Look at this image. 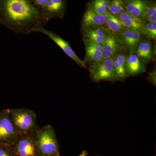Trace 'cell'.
<instances>
[{
    "label": "cell",
    "instance_id": "ba28073f",
    "mask_svg": "<svg viewBox=\"0 0 156 156\" xmlns=\"http://www.w3.org/2000/svg\"><path fill=\"white\" fill-rule=\"evenodd\" d=\"M67 8V2L64 0H48L44 9L40 11L41 20L44 26L50 20L64 17Z\"/></svg>",
    "mask_w": 156,
    "mask_h": 156
},
{
    "label": "cell",
    "instance_id": "5bb4252c",
    "mask_svg": "<svg viewBox=\"0 0 156 156\" xmlns=\"http://www.w3.org/2000/svg\"><path fill=\"white\" fill-rule=\"evenodd\" d=\"M83 41L92 42L101 45L109 33L105 27L87 28L81 29Z\"/></svg>",
    "mask_w": 156,
    "mask_h": 156
},
{
    "label": "cell",
    "instance_id": "6da1fadb",
    "mask_svg": "<svg viewBox=\"0 0 156 156\" xmlns=\"http://www.w3.org/2000/svg\"><path fill=\"white\" fill-rule=\"evenodd\" d=\"M0 24L15 33L25 34L43 25L40 11L29 0H0Z\"/></svg>",
    "mask_w": 156,
    "mask_h": 156
},
{
    "label": "cell",
    "instance_id": "7a4b0ae2",
    "mask_svg": "<svg viewBox=\"0 0 156 156\" xmlns=\"http://www.w3.org/2000/svg\"><path fill=\"white\" fill-rule=\"evenodd\" d=\"M35 139L41 156H60L56 132L50 125L39 128Z\"/></svg>",
    "mask_w": 156,
    "mask_h": 156
},
{
    "label": "cell",
    "instance_id": "f1b7e54d",
    "mask_svg": "<svg viewBox=\"0 0 156 156\" xmlns=\"http://www.w3.org/2000/svg\"></svg>",
    "mask_w": 156,
    "mask_h": 156
},
{
    "label": "cell",
    "instance_id": "7402d4cb",
    "mask_svg": "<svg viewBox=\"0 0 156 156\" xmlns=\"http://www.w3.org/2000/svg\"><path fill=\"white\" fill-rule=\"evenodd\" d=\"M141 35L145 36L149 40H156V22L145 23L143 26Z\"/></svg>",
    "mask_w": 156,
    "mask_h": 156
},
{
    "label": "cell",
    "instance_id": "277c9868",
    "mask_svg": "<svg viewBox=\"0 0 156 156\" xmlns=\"http://www.w3.org/2000/svg\"><path fill=\"white\" fill-rule=\"evenodd\" d=\"M88 69L90 72V78L93 82H116L113 58L103 59L95 64L89 66Z\"/></svg>",
    "mask_w": 156,
    "mask_h": 156
},
{
    "label": "cell",
    "instance_id": "d4e9b609",
    "mask_svg": "<svg viewBox=\"0 0 156 156\" xmlns=\"http://www.w3.org/2000/svg\"><path fill=\"white\" fill-rule=\"evenodd\" d=\"M31 2L35 8L40 12L47 5L48 0H33L31 1Z\"/></svg>",
    "mask_w": 156,
    "mask_h": 156
},
{
    "label": "cell",
    "instance_id": "9c48e42d",
    "mask_svg": "<svg viewBox=\"0 0 156 156\" xmlns=\"http://www.w3.org/2000/svg\"><path fill=\"white\" fill-rule=\"evenodd\" d=\"M101 47L103 59L113 58L118 53L126 51L123 48L118 36L111 33H109L101 44Z\"/></svg>",
    "mask_w": 156,
    "mask_h": 156
},
{
    "label": "cell",
    "instance_id": "8fae6325",
    "mask_svg": "<svg viewBox=\"0 0 156 156\" xmlns=\"http://www.w3.org/2000/svg\"><path fill=\"white\" fill-rule=\"evenodd\" d=\"M106 15H100L87 9L81 21V29L105 27Z\"/></svg>",
    "mask_w": 156,
    "mask_h": 156
},
{
    "label": "cell",
    "instance_id": "603a6c76",
    "mask_svg": "<svg viewBox=\"0 0 156 156\" xmlns=\"http://www.w3.org/2000/svg\"><path fill=\"white\" fill-rule=\"evenodd\" d=\"M156 13V5L155 2H149L148 5L142 20L145 23L146 20L151 15Z\"/></svg>",
    "mask_w": 156,
    "mask_h": 156
},
{
    "label": "cell",
    "instance_id": "4316f807",
    "mask_svg": "<svg viewBox=\"0 0 156 156\" xmlns=\"http://www.w3.org/2000/svg\"><path fill=\"white\" fill-rule=\"evenodd\" d=\"M78 156H88V152L87 150L82 151L81 154Z\"/></svg>",
    "mask_w": 156,
    "mask_h": 156
},
{
    "label": "cell",
    "instance_id": "cb8c5ba5",
    "mask_svg": "<svg viewBox=\"0 0 156 156\" xmlns=\"http://www.w3.org/2000/svg\"><path fill=\"white\" fill-rule=\"evenodd\" d=\"M0 156H16L12 146L0 144Z\"/></svg>",
    "mask_w": 156,
    "mask_h": 156
},
{
    "label": "cell",
    "instance_id": "484cf974",
    "mask_svg": "<svg viewBox=\"0 0 156 156\" xmlns=\"http://www.w3.org/2000/svg\"><path fill=\"white\" fill-rule=\"evenodd\" d=\"M148 80L151 83L154 84V85H156V71H153L152 72L150 73L149 74L148 77Z\"/></svg>",
    "mask_w": 156,
    "mask_h": 156
},
{
    "label": "cell",
    "instance_id": "8992f818",
    "mask_svg": "<svg viewBox=\"0 0 156 156\" xmlns=\"http://www.w3.org/2000/svg\"><path fill=\"white\" fill-rule=\"evenodd\" d=\"M35 133L19 135L12 145L16 156H41L35 139Z\"/></svg>",
    "mask_w": 156,
    "mask_h": 156
},
{
    "label": "cell",
    "instance_id": "7c38bea8",
    "mask_svg": "<svg viewBox=\"0 0 156 156\" xmlns=\"http://www.w3.org/2000/svg\"><path fill=\"white\" fill-rule=\"evenodd\" d=\"M84 43L86 54L83 61L86 65H93L103 59L101 45L92 42Z\"/></svg>",
    "mask_w": 156,
    "mask_h": 156
},
{
    "label": "cell",
    "instance_id": "ac0fdd59",
    "mask_svg": "<svg viewBox=\"0 0 156 156\" xmlns=\"http://www.w3.org/2000/svg\"><path fill=\"white\" fill-rule=\"evenodd\" d=\"M118 17L126 29L135 31L141 34L143 26L144 24L142 20L132 17L126 11L122 12Z\"/></svg>",
    "mask_w": 156,
    "mask_h": 156
},
{
    "label": "cell",
    "instance_id": "5b68a950",
    "mask_svg": "<svg viewBox=\"0 0 156 156\" xmlns=\"http://www.w3.org/2000/svg\"><path fill=\"white\" fill-rule=\"evenodd\" d=\"M9 108L0 111V144L12 146L19 136Z\"/></svg>",
    "mask_w": 156,
    "mask_h": 156
},
{
    "label": "cell",
    "instance_id": "44dd1931",
    "mask_svg": "<svg viewBox=\"0 0 156 156\" xmlns=\"http://www.w3.org/2000/svg\"><path fill=\"white\" fill-rule=\"evenodd\" d=\"M125 1L123 0H112L110 1L108 11V13L113 16L118 17V16L125 11Z\"/></svg>",
    "mask_w": 156,
    "mask_h": 156
},
{
    "label": "cell",
    "instance_id": "e0dca14e",
    "mask_svg": "<svg viewBox=\"0 0 156 156\" xmlns=\"http://www.w3.org/2000/svg\"><path fill=\"white\" fill-rule=\"evenodd\" d=\"M135 52L145 64L152 61L153 59L152 46L149 40H141L135 49Z\"/></svg>",
    "mask_w": 156,
    "mask_h": 156
},
{
    "label": "cell",
    "instance_id": "52a82bcc",
    "mask_svg": "<svg viewBox=\"0 0 156 156\" xmlns=\"http://www.w3.org/2000/svg\"><path fill=\"white\" fill-rule=\"evenodd\" d=\"M32 32H37L44 34L50 38L53 42H55L66 55L73 59L80 67L88 69V67L84 63L83 60H81L80 58L77 56L70 45L69 43L62 39L60 36L54 33L52 31L46 29L44 26L42 25H39L34 28L33 29Z\"/></svg>",
    "mask_w": 156,
    "mask_h": 156
},
{
    "label": "cell",
    "instance_id": "30bf717a",
    "mask_svg": "<svg viewBox=\"0 0 156 156\" xmlns=\"http://www.w3.org/2000/svg\"><path fill=\"white\" fill-rule=\"evenodd\" d=\"M118 36L124 50L129 53L135 52L141 40L140 33L126 28Z\"/></svg>",
    "mask_w": 156,
    "mask_h": 156
},
{
    "label": "cell",
    "instance_id": "ffe728a7",
    "mask_svg": "<svg viewBox=\"0 0 156 156\" xmlns=\"http://www.w3.org/2000/svg\"><path fill=\"white\" fill-rule=\"evenodd\" d=\"M109 0H94L87 3V9L100 15H107L109 13L108 11Z\"/></svg>",
    "mask_w": 156,
    "mask_h": 156
},
{
    "label": "cell",
    "instance_id": "d6986e66",
    "mask_svg": "<svg viewBox=\"0 0 156 156\" xmlns=\"http://www.w3.org/2000/svg\"><path fill=\"white\" fill-rule=\"evenodd\" d=\"M107 16L105 27L111 33L119 36L126 29L121 20L118 17L108 14Z\"/></svg>",
    "mask_w": 156,
    "mask_h": 156
},
{
    "label": "cell",
    "instance_id": "4fadbf2b",
    "mask_svg": "<svg viewBox=\"0 0 156 156\" xmlns=\"http://www.w3.org/2000/svg\"><path fill=\"white\" fill-rule=\"evenodd\" d=\"M126 69L128 76L139 75L146 71V64L135 52L129 53L126 61Z\"/></svg>",
    "mask_w": 156,
    "mask_h": 156
},
{
    "label": "cell",
    "instance_id": "2e32d148",
    "mask_svg": "<svg viewBox=\"0 0 156 156\" xmlns=\"http://www.w3.org/2000/svg\"><path fill=\"white\" fill-rule=\"evenodd\" d=\"M128 55L126 51L118 53L114 56L113 66L116 81L123 82L128 77L126 69V61Z\"/></svg>",
    "mask_w": 156,
    "mask_h": 156
},
{
    "label": "cell",
    "instance_id": "3957f363",
    "mask_svg": "<svg viewBox=\"0 0 156 156\" xmlns=\"http://www.w3.org/2000/svg\"><path fill=\"white\" fill-rule=\"evenodd\" d=\"M9 110L19 135L33 134L39 129L37 115L33 111L25 108H9Z\"/></svg>",
    "mask_w": 156,
    "mask_h": 156
},
{
    "label": "cell",
    "instance_id": "83f0119b",
    "mask_svg": "<svg viewBox=\"0 0 156 156\" xmlns=\"http://www.w3.org/2000/svg\"></svg>",
    "mask_w": 156,
    "mask_h": 156
},
{
    "label": "cell",
    "instance_id": "9a60e30c",
    "mask_svg": "<svg viewBox=\"0 0 156 156\" xmlns=\"http://www.w3.org/2000/svg\"><path fill=\"white\" fill-rule=\"evenodd\" d=\"M148 3L147 1L141 0L125 1V11L132 17L142 20Z\"/></svg>",
    "mask_w": 156,
    "mask_h": 156
}]
</instances>
